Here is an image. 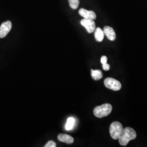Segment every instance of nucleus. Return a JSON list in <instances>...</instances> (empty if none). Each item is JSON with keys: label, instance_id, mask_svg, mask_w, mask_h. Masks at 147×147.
<instances>
[{"label": "nucleus", "instance_id": "f257e3e1", "mask_svg": "<svg viewBox=\"0 0 147 147\" xmlns=\"http://www.w3.org/2000/svg\"><path fill=\"white\" fill-rule=\"evenodd\" d=\"M136 136V132L134 129L130 127H126L123 129V130L118 138L119 143L122 146H126L129 142L135 139Z\"/></svg>", "mask_w": 147, "mask_h": 147}, {"label": "nucleus", "instance_id": "f03ea898", "mask_svg": "<svg viewBox=\"0 0 147 147\" xmlns=\"http://www.w3.org/2000/svg\"><path fill=\"white\" fill-rule=\"evenodd\" d=\"M112 110V106L110 104H104L95 107L93 113L95 117L101 118L109 116Z\"/></svg>", "mask_w": 147, "mask_h": 147}, {"label": "nucleus", "instance_id": "7ed1b4c3", "mask_svg": "<svg viewBox=\"0 0 147 147\" xmlns=\"http://www.w3.org/2000/svg\"><path fill=\"white\" fill-rule=\"evenodd\" d=\"M123 127L121 123L114 121L111 123L110 126V134L111 137L113 140H118L123 130Z\"/></svg>", "mask_w": 147, "mask_h": 147}, {"label": "nucleus", "instance_id": "20e7f679", "mask_svg": "<svg viewBox=\"0 0 147 147\" xmlns=\"http://www.w3.org/2000/svg\"><path fill=\"white\" fill-rule=\"evenodd\" d=\"M104 84L107 88L115 91L119 90L121 88V82L116 79L111 78H108L105 79L104 80Z\"/></svg>", "mask_w": 147, "mask_h": 147}, {"label": "nucleus", "instance_id": "39448f33", "mask_svg": "<svg viewBox=\"0 0 147 147\" xmlns=\"http://www.w3.org/2000/svg\"><path fill=\"white\" fill-rule=\"evenodd\" d=\"M12 24L10 21L4 22L0 26V38H3L11 31Z\"/></svg>", "mask_w": 147, "mask_h": 147}, {"label": "nucleus", "instance_id": "423d86ee", "mask_svg": "<svg viewBox=\"0 0 147 147\" xmlns=\"http://www.w3.org/2000/svg\"><path fill=\"white\" fill-rule=\"evenodd\" d=\"M81 24L84 27L88 33H92L95 30V23L94 20L84 19L81 22Z\"/></svg>", "mask_w": 147, "mask_h": 147}, {"label": "nucleus", "instance_id": "0eeeda50", "mask_svg": "<svg viewBox=\"0 0 147 147\" xmlns=\"http://www.w3.org/2000/svg\"><path fill=\"white\" fill-rule=\"evenodd\" d=\"M79 14L84 19H92L95 20L96 19V16L94 11H87L84 8H81L79 11Z\"/></svg>", "mask_w": 147, "mask_h": 147}, {"label": "nucleus", "instance_id": "6e6552de", "mask_svg": "<svg viewBox=\"0 0 147 147\" xmlns=\"http://www.w3.org/2000/svg\"><path fill=\"white\" fill-rule=\"evenodd\" d=\"M103 31L105 36H106L111 41H114L116 39V33L112 27L110 26H105Z\"/></svg>", "mask_w": 147, "mask_h": 147}, {"label": "nucleus", "instance_id": "1a4fd4ad", "mask_svg": "<svg viewBox=\"0 0 147 147\" xmlns=\"http://www.w3.org/2000/svg\"><path fill=\"white\" fill-rule=\"evenodd\" d=\"M58 139L61 142H64L67 144H72L74 141L73 137L68 135L63 134H61L58 135Z\"/></svg>", "mask_w": 147, "mask_h": 147}, {"label": "nucleus", "instance_id": "9d476101", "mask_svg": "<svg viewBox=\"0 0 147 147\" xmlns=\"http://www.w3.org/2000/svg\"><path fill=\"white\" fill-rule=\"evenodd\" d=\"M94 36L97 42H101L104 38L105 34L104 31L100 28L97 27L95 30Z\"/></svg>", "mask_w": 147, "mask_h": 147}, {"label": "nucleus", "instance_id": "9b49d317", "mask_svg": "<svg viewBox=\"0 0 147 147\" xmlns=\"http://www.w3.org/2000/svg\"><path fill=\"white\" fill-rule=\"evenodd\" d=\"M91 75L94 80H99L103 76L102 71L100 70H91Z\"/></svg>", "mask_w": 147, "mask_h": 147}, {"label": "nucleus", "instance_id": "f8f14e48", "mask_svg": "<svg viewBox=\"0 0 147 147\" xmlns=\"http://www.w3.org/2000/svg\"><path fill=\"white\" fill-rule=\"evenodd\" d=\"M75 123V120L73 117H69L67 119V123L65 124V129L67 130H71L73 129Z\"/></svg>", "mask_w": 147, "mask_h": 147}, {"label": "nucleus", "instance_id": "ddd939ff", "mask_svg": "<svg viewBox=\"0 0 147 147\" xmlns=\"http://www.w3.org/2000/svg\"><path fill=\"white\" fill-rule=\"evenodd\" d=\"M69 3L70 7L72 9H76L79 7L80 1L79 0H69Z\"/></svg>", "mask_w": 147, "mask_h": 147}, {"label": "nucleus", "instance_id": "4468645a", "mask_svg": "<svg viewBox=\"0 0 147 147\" xmlns=\"http://www.w3.org/2000/svg\"><path fill=\"white\" fill-rule=\"evenodd\" d=\"M45 147H56V144L55 142L53 141H50L47 142V143L45 144L44 146Z\"/></svg>", "mask_w": 147, "mask_h": 147}, {"label": "nucleus", "instance_id": "2eb2a0df", "mask_svg": "<svg viewBox=\"0 0 147 147\" xmlns=\"http://www.w3.org/2000/svg\"><path fill=\"white\" fill-rule=\"evenodd\" d=\"M102 68L105 71H108L110 69V64H109L107 63H105V64H102Z\"/></svg>", "mask_w": 147, "mask_h": 147}, {"label": "nucleus", "instance_id": "dca6fc26", "mask_svg": "<svg viewBox=\"0 0 147 147\" xmlns=\"http://www.w3.org/2000/svg\"><path fill=\"white\" fill-rule=\"evenodd\" d=\"M107 58L106 56H102L101 58V63L102 64H104L105 63H107Z\"/></svg>", "mask_w": 147, "mask_h": 147}]
</instances>
